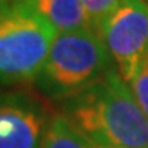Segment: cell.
Returning <instances> with one entry per match:
<instances>
[{
	"label": "cell",
	"instance_id": "obj_1",
	"mask_svg": "<svg viewBox=\"0 0 148 148\" xmlns=\"http://www.w3.org/2000/svg\"><path fill=\"white\" fill-rule=\"evenodd\" d=\"M60 113L94 145L148 148V116L118 70L58 101Z\"/></svg>",
	"mask_w": 148,
	"mask_h": 148
},
{
	"label": "cell",
	"instance_id": "obj_2",
	"mask_svg": "<svg viewBox=\"0 0 148 148\" xmlns=\"http://www.w3.org/2000/svg\"><path fill=\"white\" fill-rule=\"evenodd\" d=\"M112 55L91 27L58 32L33 86L42 97L62 101L83 91L112 70Z\"/></svg>",
	"mask_w": 148,
	"mask_h": 148
},
{
	"label": "cell",
	"instance_id": "obj_3",
	"mask_svg": "<svg viewBox=\"0 0 148 148\" xmlns=\"http://www.w3.org/2000/svg\"><path fill=\"white\" fill-rule=\"evenodd\" d=\"M56 35L32 0H0V85L33 83Z\"/></svg>",
	"mask_w": 148,
	"mask_h": 148
},
{
	"label": "cell",
	"instance_id": "obj_4",
	"mask_svg": "<svg viewBox=\"0 0 148 148\" xmlns=\"http://www.w3.org/2000/svg\"><path fill=\"white\" fill-rule=\"evenodd\" d=\"M113 62L127 83L148 58V3L121 0L98 26Z\"/></svg>",
	"mask_w": 148,
	"mask_h": 148
},
{
	"label": "cell",
	"instance_id": "obj_5",
	"mask_svg": "<svg viewBox=\"0 0 148 148\" xmlns=\"http://www.w3.org/2000/svg\"><path fill=\"white\" fill-rule=\"evenodd\" d=\"M49 115L30 94L0 95V148H41Z\"/></svg>",
	"mask_w": 148,
	"mask_h": 148
},
{
	"label": "cell",
	"instance_id": "obj_6",
	"mask_svg": "<svg viewBox=\"0 0 148 148\" xmlns=\"http://www.w3.org/2000/svg\"><path fill=\"white\" fill-rule=\"evenodd\" d=\"M35 8L58 32L89 27L82 0H32Z\"/></svg>",
	"mask_w": 148,
	"mask_h": 148
},
{
	"label": "cell",
	"instance_id": "obj_7",
	"mask_svg": "<svg viewBox=\"0 0 148 148\" xmlns=\"http://www.w3.org/2000/svg\"><path fill=\"white\" fill-rule=\"evenodd\" d=\"M41 148H94L60 112H51L47 119Z\"/></svg>",
	"mask_w": 148,
	"mask_h": 148
},
{
	"label": "cell",
	"instance_id": "obj_8",
	"mask_svg": "<svg viewBox=\"0 0 148 148\" xmlns=\"http://www.w3.org/2000/svg\"><path fill=\"white\" fill-rule=\"evenodd\" d=\"M121 0H82L83 8L88 17L89 27L98 32V26L103 18L115 8Z\"/></svg>",
	"mask_w": 148,
	"mask_h": 148
},
{
	"label": "cell",
	"instance_id": "obj_9",
	"mask_svg": "<svg viewBox=\"0 0 148 148\" xmlns=\"http://www.w3.org/2000/svg\"><path fill=\"white\" fill-rule=\"evenodd\" d=\"M130 88L134 94V98L138 100L140 109L148 116V58L142 62L136 74L130 80Z\"/></svg>",
	"mask_w": 148,
	"mask_h": 148
},
{
	"label": "cell",
	"instance_id": "obj_10",
	"mask_svg": "<svg viewBox=\"0 0 148 148\" xmlns=\"http://www.w3.org/2000/svg\"><path fill=\"white\" fill-rule=\"evenodd\" d=\"M94 148H110V147H98V145H94Z\"/></svg>",
	"mask_w": 148,
	"mask_h": 148
},
{
	"label": "cell",
	"instance_id": "obj_11",
	"mask_svg": "<svg viewBox=\"0 0 148 148\" xmlns=\"http://www.w3.org/2000/svg\"><path fill=\"white\" fill-rule=\"evenodd\" d=\"M147 2H148V0H147Z\"/></svg>",
	"mask_w": 148,
	"mask_h": 148
}]
</instances>
